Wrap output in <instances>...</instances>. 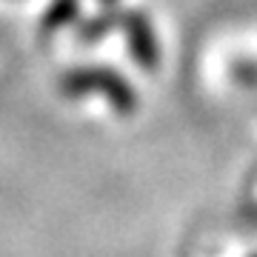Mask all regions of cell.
I'll return each instance as SVG.
<instances>
[{
	"mask_svg": "<svg viewBox=\"0 0 257 257\" xmlns=\"http://www.w3.org/2000/svg\"><path fill=\"white\" fill-rule=\"evenodd\" d=\"M120 20H123V15H106V18H100V20H94L92 26L83 32V37H94V35H106L111 26H117Z\"/></svg>",
	"mask_w": 257,
	"mask_h": 257,
	"instance_id": "3957f363",
	"label": "cell"
},
{
	"mask_svg": "<svg viewBox=\"0 0 257 257\" xmlns=\"http://www.w3.org/2000/svg\"><path fill=\"white\" fill-rule=\"evenodd\" d=\"M120 23L126 29L128 49H132V57L138 60V66L146 69V72H157V66H160V46H157V35L152 29L149 15L146 12H126Z\"/></svg>",
	"mask_w": 257,
	"mask_h": 257,
	"instance_id": "7a4b0ae2",
	"label": "cell"
},
{
	"mask_svg": "<svg viewBox=\"0 0 257 257\" xmlns=\"http://www.w3.org/2000/svg\"><path fill=\"white\" fill-rule=\"evenodd\" d=\"M106 3H114V0H106Z\"/></svg>",
	"mask_w": 257,
	"mask_h": 257,
	"instance_id": "277c9868",
	"label": "cell"
},
{
	"mask_svg": "<svg viewBox=\"0 0 257 257\" xmlns=\"http://www.w3.org/2000/svg\"><path fill=\"white\" fill-rule=\"evenodd\" d=\"M66 86H69L72 92H77V94L97 89V92H103L106 97H109V103L120 111V114H132V111L138 109V97H135V89L128 86V80L120 77V74H114V72H109V69L77 72V74L69 77Z\"/></svg>",
	"mask_w": 257,
	"mask_h": 257,
	"instance_id": "6da1fadb",
	"label": "cell"
}]
</instances>
